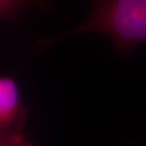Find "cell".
<instances>
[{"label": "cell", "instance_id": "6da1fadb", "mask_svg": "<svg viewBox=\"0 0 146 146\" xmlns=\"http://www.w3.org/2000/svg\"><path fill=\"white\" fill-rule=\"evenodd\" d=\"M91 32L107 34L115 54L127 56L146 43V0H92L91 12L82 24L62 36L36 41L33 54L43 52L65 38Z\"/></svg>", "mask_w": 146, "mask_h": 146}, {"label": "cell", "instance_id": "7a4b0ae2", "mask_svg": "<svg viewBox=\"0 0 146 146\" xmlns=\"http://www.w3.org/2000/svg\"><path fill=\"white\" fill-rule=\"evenodd\" d=\"M27 111L18 84L11 76L0 78V137L24 135Z\"/></svg>", "mask_w": 146, "mask_h": 146}, {"label": "cell", "instance_id": "3957f363", "mask_svg": "<svg viewBox=\"0 0 146 146\" xmlns=\"http://www.w3.org/2000/svg\"><path fill=\"white\" fill-rule=\"evenodd\" d=\"M28 7L50 11L51 3L49 0H0L1 20L11 25H15L19 13Z\"/></svg>", "mask_w": 146, "mask_h": 146}, {"label": "cell", "instance_id": "277c9868", "mask_svg": "<svg viewBox=\"0 0 146 146\" xmlns=\"http://www.w3.org/2000/svg\"><path fill=\"white\" fill-rule=\"evenodd\" d=\"M0 146H33L25 139L24 135L0 137Z\"/></svg>", "mask_w": 146, "mask_h": 146}]
</instances>
